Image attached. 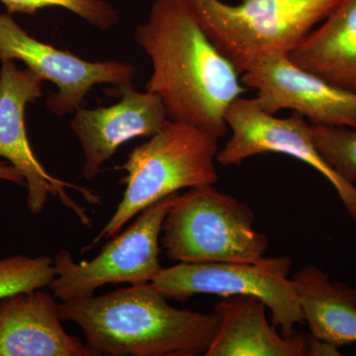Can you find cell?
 I'll list each match as a JSON object with an SVG mask.
<instances>
[{"instance_id": "12", "label": "cell", "mask_w": 356, "mask_h": 356, "mask_svg": "<svg viewBox=\"0 0 356 356\" xmlns=\"http://www.w3.org/2000/svg\"><path fill=\"white\" fill-rule=\"evenodd\" d=\"M118 92L120 102L95 109L79 107L70 122L83 149L86 180L97 177L122 145L137 138H151L168 120L163 102L154 93L140 92L134 86Z\"/></svg>"}, {"instance_id": "17", "label": "cell", "mask_w": 356, "mask_h": 356, "mask_svg": "<svg viewBox=\"0 0 356 356\" xmlns=\"http://www.w3.org/2000/svg\"><path fill=\"white\" fill-rule=\"evenodd\" d=\"M55 277L54 259L44 255L0 259V300L15 293L49 287Z\"/></svg>"}, {"instance_id": "9", "label": "cell", "mask_w": 356, "mask_h": 356, "mask_svg": "<svg viewBox=\"0 0 356 356\" xmlns=\"http://www.w3.org/2000/svg\"><path fill=\"white\" fill-rule=\"evenodd\" d=\"M226 122L232 137L218 152L220 165H241L257 154L273 153L299 159L329 180L356 222L355 185L343 179L323 159L314 142L312 124L302 115L293 112L287 118H278L264 111L254 98L241 96L227 111Z\"/></svg>"}, {"instance_id": "2", "label": "cell", "mask_w": 356, "mask_h": 356, "mask_svg": "<svg viewBox=\"0 0 356 356\" xmlns=\"http://www.w3.org/2000/svg\"><path fill=\"white\" fill-rule=\"evenodd\" d=\"M63 322L81 327L95 356L205 355L215 313L177 309L152 283L58 304Z\"/></svg>"}, {"instance_id": "11", "label": "cell", "mask_w": 356, "mask_h": 356, "mask_svg": "<svg viewBox=\"0 0 356 356\" xmlns=\"http://www.w3.org/2000/svg\"><path fill=\"white\" fill-rule=\"evenodd\" d=\"M241 79L257 92L255 102L267 113L292 110L312 124L356 129V95L302 69L289 55L264 56L252 63Z\"/></svg>"}, {"instance_id": "10", "label": "cell", "mask_w": 356, "mask_h": 356, "mask_svg": "<svg viewBox=\"0 0 356 356\" xmlns=\"http://www.w3.org/2000/svg\"><path fill=\"white\" fill-rule=\"evenodd\" d=\"M20 60L27 69L57 86L47 108L57 116L74 113L96 84H111L117 92L134 86L136 67L120 60L88 62L33 38L8 13H0V60Z\"/></svg>"}, {"instance_id": "1", "label": "cell", "mask_w": 356, "mask_h": 356, "mask_svg": "<svg viewBox=\"0 0 356 356\" xmlns=\"http://www.w3.org/2000/svg\"><path fill=\"white\" fill-rule=\"evenodd\" d=\"M134 38L153 64L146 90L161 98L168 120L224 137L227 111L248 88L184 1L156 0Z\"/></svg>"}, {"instance_id": "18", "label": "cell", "mask_w": 356, "mask_h": 356, "mask_svg": "<svg viewBox=\"0 0 356 356\" xmlns=\"http://www.w3.org/2000/svg\"><path fill=\"white\" fill-rule=\"evenodd\" d=\"M318 153L343 179L356 182V129L312 124Z\"/></svg>"}, {"instance_id": "21", "label": "cell", "mask_w": 356, "mask_h": 356, "mask_svg": "<svg viewBox=\"0 0 356 356\" xmlns=\"http://www.w3.org/2000/svg\"><path fill=\"white\" fill-rule=\"evenodd\" d=\"M0 180L13 182V184L26 186V181L22 175L13 165L0 163Z\"/></svg>"}, {"instance_id": "20", "label": "cell", "mask_w": 356, "mask_h": 356, "mask_svg": "<svg viewBox=\"0 0 356 356\" xmlns=\"http://www.w3.org/2000/svg\"><path fill=\"white\" fill-rule=\"evenodd\" d=\"M308 355H341L339 348L334 344L311 337L308 341Z\"/></svg>"}, {"instance_id": "15", "label": "cell", "mask_w": 356, "mask_h": 356, "mask_svg": "<svg viewBox=\"0 0 356 356\" xmlns=\"http://www.w3.org/2000/svg\"><path fill=\"white\" fill-rule=\"evenodd\" d=\"M289 57L302 69L356 95V0H341Z\"/></svg>"}, {"instance_id": "6", "label": "cell", "mask_w": 356, "mask_h": 356, "mask_svg": "<svg viewBox=\"0 0 356 356\" xmlns=\"http://www.w3.org/2000/svg\"><path fill=\"white\" fill-rule=\"evenodd\" d=\"M288 257H262L254 262L184 264L163 268L152 281L166 299L184 302L198 294L257 297L273 314V324L284 337L304 323Z\"/></svg>"}, {"instance_id": "4", "label": "cell", "mask_w": 356, "mask_h": 356, "mask_svg": "<svg viewBox=\"0 0 356 356\" xmlns=\"http://www.w3.org/2000/svg\"><path fill=\"white\" fill-rule=\"evenodd\" d=\"M241 76L273 54L290 55L341 0H182Z\"/></svg>"}, {"instance_id": "16", "label": "cell", "mask_w": 356, "mask_h": 356, "mask_svg": "<svg viewBox=\"0 0 356 356\" xmlns=\"http://www.w3.org/2000/svg\"><path fill=\"white\" fill-rule=\"evenodd\" d=\"M311 337L337 348L356 343V289L332 282L317 266H308L293 276Z\"/></svg>"}, {"instance_id": "5", "label": "cell", "mask_w": 356, "mask_h": 356, "mask_svg": "<svg viewBox=\"0 0 356 356\" xmlns=\"http://www.w3.org/2000/svg\"><path fill=\"white\" fill-rule=\"evenodd\" d=\"M161 245L184 264L254 262L264 257L266 235L257 231L254 213L214 184L178 194L165 218Z\"/></svg>"}, {"instance_id": "19", "label": "cell", "mask_w": 356, "mask_h": 356, "mask_svg": "<svg viewBox=\"0 0 356 356\" xmlns=\"http://www.w3.org/2000/svg\"><path fill=\"white\" fill-rule=\"evenodd\" d=\"M0 2L10 15L15 13L34 15L47 7H60L100 30H108L119 22L118 13L105 0H0Z\"/></svg>"}, {"instance_id": "13", "label": "cell", "mask_w": 356, "mask_h": 356, "mask_svg": "<svg viewBox=\"0 0 356 356\" xmlns=\"http://www.w3.org/2000/svg\"><path fill=\"white\" fill-rule=\"evenodd\" d=\"M43 289L0 300V356H93L65 331L57 298Z\"/></svg>"}, {"instance_id": "3", "label": "cell", "mask_w": 356, "mask_h": 356, "mask_svg": "<svg viewBox=\"0 0 356 356\" xmlns=\"http://www.w3.org/2000/svg\"><path fill=\"white\" fill-rule=\"evenodd\" d=\"M218 140L184 122L168 120L147 142L134 147L117 168L127 175L121 182L125 192L114 214L90 245L118 235L143 210L184 188L215 184Z\"/></svg>"}, {"instance_id": "7", "label": "cell", "mask_w": 356, "mask_h": 356, "mask_svg": "<svg viewBox=\"0 0 356 356\" xmlns=\"http://www.w3.org/2000/svg\"><path fill=\"white\" fill-rule=\"evenodd\" d=\"M178 194L149 206L123 233L114 236L92 261L76 262L70 250L54 259L56 277L51 292L62 302L93 296L106 284L151 283L163 269L159 261V236L168 210Z\"/></svg>"}, {"instance_id": "8", "label": "cell", "mask_w": 356, "mask_h": 356, "mask_svg": "<svg viewBox=\"0 0 356 356\" xmlns=\"http://www.w3.org/2000/svg\"><path fill=\"white\" fill-rule=\"evenodd\" d=\"M0 70V156L6 159L24 177L27 206L32 214L43 212L49 198H58L74 212L83 226L90 228L86 209L70 195L67 188L79 191L91 204L102 198L84 187L65 181L47 172L33 152L25 126V109L43 96L44 79L30 70H20L13 60H2Z\"/></svg>"}, {"instance_id": "14", "label": "cell", "mask_w": 356, "mask_h": 356, "mask_svg": "<svg viewBox=\"0 0 356 356\" xmlns=\"http://www.w3.org/2000/svg\"><path fill=\"white\" fill-rule=\"evenodd\" d=\"M266 305L257 297H222L214 307L218 325L206 356H305L309 339L278 334L269 324Z\"/></svg>"}]
</instances>
